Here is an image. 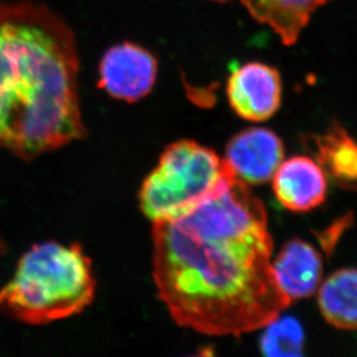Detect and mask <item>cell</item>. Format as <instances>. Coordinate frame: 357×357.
Instances as JSON below:
<instances>
[{
  "label": "cell",
  "mask_w": 357,
  "mask_h": 357,
  "mask_svg": "<svg viewBox=\"0 0 357 357\" xmlns=\"http://www.w3.org/2000/svg\"><path fill=\"white\" fill-rule=\"evenodd\" d=\"M316 161L333 182L357 189V142L340 125L334 124L314 138Z\"/></svg>",
  "instance_id": "11"
},
{
  "label": "cell",
  "mask_w": 357,
  "mask_h": 357,
  "mask_svg": "<svg viewBox=\"0 0 357 357\" xmlns=\"http://www.w3.org/2000/svg\"><path fill=\"white\" fill-rule=\"evenodd\" d=\"M91 260L79 245L45 242L19 261L13 279L0 290V311L31 325L80 314L94 300Z\"/></svg>",
  "instance_id": "3"
},
{
  "label": "cell",
  "mask_w": 357,
  "mask_h": 357,
  "mask_svg": "<svg viewBox=\"0 0 357 357\" xmlns=\"http://www.w3.org/2000/svg\"><path fill=\"white\" fill-rule=\"evenodd\" d=\"M260 337V351L265 356H302L305 333L296 318L286 316L272 320Z\"/></svg>",
  "instance_id": "13"
},
{
  "label": "cell",
  "mask_w": 357,
  "mask_h": 357,
  "mask_svg": "<svg viewBox=\"0 0 357 357\" xmlns=\"http://www.w3.org/2000/svg\"><path fill=\"white\" fill-rule=\"evenodd\" d=\"M153 242L158 295L179 326L239 337L290 305L274 277L266 208L236 176L192 211L153 223Z\"/></svg>",
  "instance_id": "1"
},
{
  "label": "cell",
  "mask_w": 357,
  "mask_h": 357,
  "mask_svg": "<svg viewBox=\"0 0 357 357\" xmlns=\"http://www.w3.org/2000/svg\"><path fill=\"white\" fill-rule=\"evenodd\" d=\"M227 96L241 119L253 123L267 121L281 105V75L277 68L260 61L239 65L227 81Z\"/></svg>",
  "instance_id": "6"
},
{
  "label": "cell",
  "mask_w": 357,
  "mask_h": 357,
  "mask_svg": "<svg viewBox=\"0 0 357 357\" xmlns=\"http://www.w3.org/2000/svg\"><path fill=\"white\" fill-rule=\"evenodd\" d=\"M250 15L286 45L296 43L312 14L330 0H241Z\"/></svg>",
  "instance_id": "10"
},
{
  "label": "cell",
  "mask_w": 357,
  "mask_h": 357,
  "mask_svg": "<svg viewBox=\"0 0 357 357\" xmlns=\"http://www.w3.org/2000/svg\"><path fill=\"white\" fill-rule=\"evenodd\" d=\"M272 179L278 202L291 212H309L326 199L327 176L319 163L309 156H293L282 161Z\"/></svg>",
  "instance_id": "8"
},
{
  "label": "cell",
  "mask_w": 357,
  "mask_h": 357,
  "mask_svg": "<svg viewBox=\"0 0 357 357\" xmlns=\"http://www.w3.org/2000/svg\"><path fill=\"white\" fill-rule=\"evenodd\" d=\"M75 34L54 10L0 1V147L24 160L86 135Z\"/></svg>",
  "instance_id": "2"
},
{
  "label": "cell",
  "mask_w": 357,
  "mask_h": 357,
  "mask_svg": "<svg viewBox=\"0 0 357 357\" xmlns=\"http://www.w3.org/2000/svg\"><path fill=\"white\" fill-rule=\"evenodd\" d=\"M212 1H218V3H220V1H226V0H212Z\"/></svg>",
  "instance_id": "14"
},
{
  "label": "cell",
  "mask_w": 357,
  "mask_h": 357,
  "mask_svg": "<svg viewBox=\"0 0 357 357\" xmlns=\"http://www.w3.org/2000/svg\"><path fill=\"white\" fill-rule=\"evenodd\" d=\"M158 61L140 45L125 42L110 47L100 63L98 87L112 98L137 102L152 91Z\"/></svg>",
  "instance_id": "5"
},
{
  "label": "cell",
  "mask_w": 357,
  "mask_h": 357,
  "mask_svg": "<svg viewBox=\"0 0 357 357\" xmlns=\"http://www.w3.org/2000/svg\"><path fill=\"white\" fill-rule=\"evenodd\" d=\"M318 289V305L327 323L339 330H357V268L334 272Z\"/></svg>",
  "instance_id": "12"
},
{
  "label": "cell",
  "mask_w": 357,
  "mask_h": 357,
  "mask_svg": "<svg viewBox=\"0 0 357 357\" xmlns=\"http://www.w3.org/2000/svg\"><path fill=\"white\" fill-rule=\"evenodd\" d=\"M233 176L213 149L179 140L165 149L145 179L139 192L140 208L153 223L175 219L215 195Z\"/></svg>",
  "instance_id": "4"
},
{
  "label": "cell",
  "mask_w": 357,
  "mask_h": 357,
  "mask_svg": "<svg viewBox=\"0 0 357 357\" xmlns=\"http://www.w3.org/2000/svg\"><path fill=\"white\" fill-rule=\"evenodd\" d=\"M284 158L283 142L265 128L243 130L230 139L225 161L245 184H264L273 178Z\"/></svg>",
  "instance_id": "7"
},
{
  "label": "cell",
  "mask_w": 357,
  "mask_h": 357,
  "mask_svg": "<svg viewBox=\"0 0 357 357\" xmlns=\"http://www.w3.org/2000/svg\"><path fill=\"white\" fill-rule=\"evenodd\" d=\"M274 277L291 302L312 296L323 278V260L314 246L300 238L290 239L272 260Z\"/></svg>",
  "instance_id": "9"
}]
</instances>
